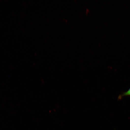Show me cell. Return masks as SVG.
<instances>
[{"instance_id": "obj_1", "label": "cell", "mask_w": 130, "mask_h": 130, "mask_svg": "<svg viewBox=\"0 0 130 130\" xmlns=\"http://www.w3.org/2000/svg\"><path fill=\"white\" fill-rule=\"evenodd\" d=\"M126 96H130V88L127 91L124 92L122 95L119 96V99H121L123 97Z\"/></svg>"}]
</instances>
